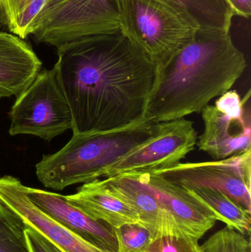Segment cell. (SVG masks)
<instances>
[{"label":"cell","instance_id":"cell-18","mask_svg":"<svg viewBox=\"0 0 251 252\" xmlns=\"http://www.w3.org/2000/svg\"><path fill=\"white\" fill-rule=\"evenodd\" d=\"M49 0H0V15L13 35L25 39Z\"/></svg>","mask_w":251,"mask_h":252},{"label":"cell","instance_id":"cell-2","mask_svg":"<svg viewBox=\"0 0 251 252\" xmlns=\"http://www.w3.org/2000/svg\"><path fill=\"white\" fill-rule=\"evenodd\" d=\"M247 66L230 32L197 30L191 42L158 70L146 118L162 123L201 113L232 88Z\"/></svg>","mask_w":251,"mask_h":252},{"label":"cell","instance_id":"cell-23","mask_svg":"<svg viewBox=\"0 0 251 252\" xmlns=\"http://www.w3.org/2000/svg\"><path fill=\"white\" fill-rule=\"evenodd\" d=\"M25 235L29 252H63L39 232L30 228H26Z\"/></svg>","mask_w":251,"mask_h":252},{"label":"cell","instance_id":"cell-10","mask_svg":"<svg viewBox=\"0 0 251 252\" xmlns=\"http://www.w3.org/2000/svg\"><path fill=\"white\" fill-rule=\"evenodd\" d=\"M0 202L20 218L27 227L39 232L63 252H107L84 241L40 210L17 178L0 177Z\"/></svg>","mask_w":251,"mask_h":252},{"label":"cell","instance_id":"cell-20","mask_svg":"<svg viewBox=\"0 0 251 252\" xmlns=\"http://www.w3.org/2000/svg\"><path fill=\"white\" fill-rule=\"evenodd\" d=\"M117 252H144L154 237L141 222H133L114 228Z\"/></svg>","mask_w":251,"mask_h":252},{"label":"cell","instance_id":"cell-15","mask_svg":"<svg viewBox=\"0 0 251 252\" xmlns=\"http://www.w3.org/2000/svg\"><path fill=\"white\" fill-rule=\"evenodd\" d=\"M64 196L90 217L113 228L127 223L140 222L138 215L109 192L101 179L83 184L75 194Z\"/></svg>","mask_w":251,"mask_h":252},{"label":"cell","instance_id":"cell-19","mask_svg":"<svg viewBox=\"0 0 251 252\" xmlns=\"http://www.w3.org/2000/svg\"><path fill=\"white\" fill-rule=\"evenodd\" d=\"M26 228L20 218L0 202V252H29Z\"/></svg>","mask_w":251,"mask_h":252},{"label":"cell","instance_id":"cell-22","mask_svg":"<svg viewBox=\"0 0 251 252\" xmlns=\"http://www.w3.org/2000/svg\"><path fill=\"white\" fill-rule=\"evenodd\" d=\"M198 241L184 231L159 234L144 252H201Z\"/></svg>","mask_w":251,"mask_h":252},{"label":"cell","instance_id":"cell-5","mask_svg":"<svg viewBox=\"0 0 251 252\" xmlns=\"http://www.w3.org/2000/svg\"><path fill=\"white\" fill-rule=\"evenodd\" d=\"M119 31L113 0H49L31 35L58 50L85 38Z\"/></svg>","mask_w":251,"mask_h":252},{"label":"cell","instance_id":"cell-25","mask_svg":"<svg viewBox=\"0 0 251 252\" xmlns=\"http://www.w3.org/2000/svg\"><path fill=\"white\" fill-rule=\"evenodd\" d=\"M0 17H1V15H0Z\"/></svg>","mask_w":251,"mask_h":252},{"label":"cell","instance_id":"cell-14","mask_svg":"<svg viewBox=\"0 0 251 252\" xmlns=\"http://www.w3.org/2000/svg\"><path fill=\"white\" fill-rule=\"evenodd\" d=\"M41 66L24 39L0 31V99L17 97L35 79Z\"/></svg>","mask_w":251,"mask_h":252},{"label":"cell","instance_id":"cell-6","mask_svg":"<svg viewBox=\"0 0 251 252\" xmlns=\"http://www.w3.org/2000/svg\"><path fill=\"white\" fill-rule=\"evenodd\" d=\"M9 133L32 135L47 142L72 130L73 119L56 69H43L16 97Z\"/></svg>","mask_w":251,"mask_h":252},{"label":"cell","instance_id":"cell-11","mask_svg":"<svg viewBox=\"0 0 251 252\" xmlns=\"http://www.w3.org/2000/svg\"><path fill=\"white\" fill-rule=\"evenodd\" d=\"M129 173L154 195L182 230L195 238H201L218 220L212 210L185 188L164 176L152 171Z\"/></svg>","mask_w":251,"mask_h":252},{"label":"cell","instance_id":"cell-21","mask_svg":"<svg viewBox=\"0 0 251 252\" xmlns=\"http://www.w3.org/2000/svg\"><path fill=\"white\" fill-rule=\"evenodd\" d=\"M201 252H251L250 235L225 226L200 246Z\"/></svg>","mask_w":251,"mask_h":252},{"label":"cell","instance_id":"cell-8","mask_svg":"<svg viewBox=\"0 0 251 252\" xmlns=\"http://www.w3.org/2000/svg\"><path fill=\"white\" fill-rule=\"evenodd\" d=\"M152 172L183 188L220 191L251 213V150L223 159L180 162Z\"/></svg>","mask_w":251,"mask_h":252},{"label":"cell","instance_id":"cell-24","mask_svg":"<svg viewBox=\"0 0 251 252\" xmlns=\"http://www.w3.org/2000/svg\"><path fill=\"white\" fill-rule=\"evenodd\" d=\"M235 16L250 17L251 15V0H228Z\"/></svg>","mask_w":251,"mask_h":252},{"label":"cell","instance_id":"cell-3","mask_svg":"<svg viewBox=\"0 0 251 252\" xmlns=\"http://www.w3.org/2000/svg\"><path fill=\"white\" fill-rule=\"evenodd\" d=\"M160 126L145 118L116 130L73 133L61 149L43 156L35 174L45 188L54 190L100 179L113 163L153 137Z\"/></svg>","mask_w":251,"mask_h":252},{"label":"cell","instance_id":"cell-4","mask_svg":"<svg viewBox=\"0 0 251 252\" xmlns=\"http://www.w3.org/2000/svg\"><path fill=\"white\" fill-rule=\"evenodd\" d=\"M119 31L158 67L191 42L197 28L167 0H113Z\"/></svg>","mask_w":251,"mask_h":252},{"label":"cell","instance_id":"cell-17","mask_svg":"<svg viewBox=\"0 0 251 252\" xmlns=\"http://www.w3.org/2000/svg\"><path fill=\"white\" fill-rule=\"evenodd\" d=\"M185 189L212 210L218 217V220L244 235H250L251 212L245 210L220 191L202 188Z\"/></svg>","mask_w":251,"mask_h":252},{"label":"cell","instance_id":"cell-12","mask_svg":"<svg viewBox=\"0 0 251 252\" xmlns=\"http://www.w3.org/2000/svg\"><path fill=\"white\" fill-rule=\"evenodd\" d=\"M29 199L43 212L91 245L117 252L114 228L95 220L66 199L64 195L25 186Z\"/></svg>","mask_w":251,"mask_h":252},{"label":"cell","instance_id":"cell-1","mask_svg":"<svg viewBox=\"0 0 251 252\" xmlns=\"http://www.w3.org/2000/svg\"><path fill=\"white\" fill-rule=\"evenodd\" d=\"M57 54L54 67L73 133L116 130L146 118L158 67L120 31L85 38Z\"/></svg>","mask_w":251,"mask_h":252},{"label":"cell","instance_id":"cell-9","mask_svg":"<svg viewBox=\"0 0 251 252\" xmlns=\"http://www.w3.org/2000/svg\"><path fill=\"white\" fill-rule=\"evenodd\" d=\"M197 141V132L192 121L180 118L161 123L159 131L153 137L113 163L102 178L169 168L194 151Z\"/></svg>","mask_w":251,"mask_h":252},{"label":"cell","instance_id":"cell-13","mask_svg":"<svg viewBox=\"0 0 251 252\" xmlns=\"http://www.w3.org/2000/svg\"><path fill=\"white\" fill-rule=\"evenodd\" d=\"M101 181L109 192L138 215L140 222L147 226L154 236L184 231L177 225L160 201L131 173L103 178Z\"/></svg>","mask_w":251,"mask_h":252},{"label":"cell","instance_id":"cell-16","mask_svg":"<svg viewBox=\"0 0 251 252\" xmlns=\"http://www.w3.org/2000/svg\"><path fill=\"white\" fill-rule=\"evenodd\" d=\"M198 30L230 32L235 13L228 0H167Z\"/></svg>","mask_w":251,"mask_h":252},{"label":"cell","instance_id":"cell-7","mask_svg":"<svg viewBox=\"0 0 251 252\" xmlns=\"http://www.w3.org/2000/svg\"><path fill=\"white\" fill-rule=\"evenodd\" d=\"M251 92L242 99L239 93L229 90L220 96L215 105L202 111L203 133L197 137L200 151L214 160L223 159L251 150Z\"/></svg>","mask_w":251,"mask_h":252}]
</instances>
